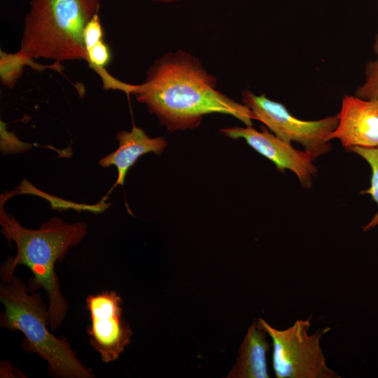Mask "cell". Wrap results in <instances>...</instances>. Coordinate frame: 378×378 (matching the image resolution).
<instances>
[{"instance_id":"1","label":"cell","mask_w":378,"mask_h":378,"mask_svg":"<svg viewBox=\"0 0 378 378\" xmlns=\"http://www.w3.org/2000/svg\"><path fill=\"white\" fill-rule=\"evenodd\" d=\"M217 79L192 54L178 50L156 59L131 94L170 132L194 129L205 115H230L252 126L253 112L217 90Z\"/></svg>"},{"instance_id":"6","label":"cell","mask_w":378,"mask_h":378,"mask_svg":"<svg viewBox=\"0 0 378 378\" xmlns=\"http://www.w3.org/2000/svg\"><path fill=\"white\" fill-rule=\"evenodd\" d=\"M241 95L242 104L253 112L254 120L262 122L281 139L302 145L314 160L330 151L328 136L337 126L338 115L318 120H302L290 114L282 104L264 94L256 95L245 90Z\"/></svg>"},{"instance_id":"9","label":"cell","mask_w":378,"mask_h":378,"mask_svg":"<svg viewBox=\"0 0 378 378\" xmlns=\"http://www.w3.org/2000/svg\"><path fill=\"white\" fill-rule=\"evenodd\" d=\"M338 115V124L328 141L338 139L346 150L378 146V100L345 95Z\"/></svg>"},{"instance_id":"5","label":"cell","mask_w":378,"mask_h":378,"mask_svg":"<svg viewBox=\"0 0 378 378\" xmlns=\"http://www.w3.org/2000/svg\"><path fill=\"white\" fill-rule=\"evenodd\" d=\"M312 316L298 319L289 328L277 330L264 319L257 321L271 337L272 365L276 378H340L326 363L321 339L330 330L327 327L309 334Z\"/></svg>"},{"instance_id":"13","label":"cell","mask_w":378,"mask_h":378,"mask_svg":"<svg viewBox=\"0 0 378 378\" xmlns=\"http://www.w3.org/2000/svg\"><path fill=\"white\" fill-rule=\"evenodd\" d=\"M32 58L21 50L18 52H1L0 78L1 83L8 88H13L22 76L24 66L31 64Z\"/></svg>"},{"instance_id":"3","label":"cell","mask_w":378,"mask_h":378,"mask_svg":"<svg viewBox=\"0 0 378 378\" xmlns=\"http://www.w3.org/2000/svg\"><path fill=\"white\" fill-rule=\"evenodd\" d=\"M31 293L18 277L13 276L0 286L4 306L1 326L20 331L22 349L46 360L53 374L63 378H91L94 374L78 360L66 338H58L48 328L50 314L38 293Z\"/></svg>"},{"instance_id":"8","label":"cell","mask_w":378,"mask_h":378,"mask_svg":"<svg viewBox=\"0 0 378 378\" xmlns=\"http://www.w3.org/2000/svg\"><path fill=\"white\" fill-rule=\"evenodd\" d=\"M220 131L231 139H244L251 148L272 162L279 171H291L304 188H311L317 169L313 163L314 160L305 150L295 149L290 143L270 133L264 126H261V131L252 126L226 127Z\"/></svg>"},{"instance_id":"15","label":"cell","mask_w":378,"mask_h":378,"mask_svg":"<svg viewBox=\"0 0 378 378\" xmlns=\"http://www.w3.org/2000/svg\"><path fill=\"white\" fill-rule=\"evenodd\" d=\"M111 51L107 44L102 40L86 49V61L92 69L100 74L104 78L108 77L104 74V67L111 60Z\"/></svg>"},{"instance_id":"10","label":"cell","mask_w":378,"mask_h":378,"mask_svg":"<svg viewBox=\"0 0 378 378\" xmlns=\"http://www.w3.org/2000/svg\"><path fill=\"white\" fill-rule=\"evenodd\" d=\"M116 139L119 144L117 150L99 160L102 167H116L118 178L113 187L123 185L129 169L140 156L148 153L159 155L167 145L164 137H150L143 129L135 125L130 131L118 132Z\"/></svg>"},{"instance_id":"12","label":"cell","mask_w":378,"mask_h":378,"mask_svg":"<svg viewBox=\"0 0 378 378\" xmlns=\"http://www.w3.org/2000/svg\"><path fill=\"white\" fill-rule=\"evenodd\" d=\"M362 157L370 166L372 169L371 185L360 193L370 195L378 205V146L365 148L355 146L347 149ZM378 225V210L371 220L363 227V232L369 231Z\"/></svg>"},{"instance_id":"16","label":"cell","mask_w":378,"mask_h":378,"mask_svg":"<svg viewBox=\"0 0 378 378\" xmlns=\"http://www.w3.org/2000/svg\"><path fill=\"white\" fill-rule=\"evenodd\" d=\"M104 31L99 13L94 15L87 24L84 31V41L86 49L103 40Z\"/></svg>"},{"instance_id":"7","label":"cell","mask_w":378,"mask_h":378,"mask_svg":"<svg viewBox=\"0 0 378 378\" xmlns=\"http://www.w3.org/2000/svg\"><path fill=\"white\" fill-rule=\"evenodd\" d=\"M90 314L87 328L91 346L102 360H116L130 343L132 330L122 318V300L114 290L89 295L85 300Z\"/></svg>"},{"instance_id":"4","label":"cell","mask_w":378,"mask_h":378,"mask_svg":"<svg viewBox=\"0 0 378 378\" xmlns=\"http://www.w3.org/2000/svg\"><path fill=\"white\" fill-rule=\"evenodd\" d=\"M29 5L20 50L32 59L86 60L84 31L99 13V0H31Z\"/></svg>"},{"instance_id":"11","label":"cell","mask_w":378,"mask_h":378,"mask_svg":"<svg viewBox=\"0 0 378 378\" xmlns=\"http://www.w3.org/2000/svg\"><path fill=\"white\" fill-rule=\"evenodd\" d=\"M267 333L257 321L248 329L241 343L239 356L230 371L229 378H269L267 353L270 344Z\"/></svg>"},{"instance_id":"17","label":"cell","mask_w":378,"mask_h":378,"mask_svg":"<svg viewBox=\"0 0 378 378\" xmlns=\"http://www.w3.org/2000/svg\"><path fill=\"white\" fill-rule=\"evenodd\" d=\"M153 2L161 3V4H171L178 2L182 0H150Z\"/></svg>"},{"instance_id":"14","label":"cell","mask_w":378,"mask_h":378,"mask_svg":"<svg viewBox=\"0 0 378 378\" xmlns=\"http://www.w3.org/2000/svg\"><path fill=\"white\" fill-rule=\"evenodd\" d=\"M375 59L368 63L365 71V82L358 87L354 95L364 99L378 100V34L374 43Z\"/></svg>"},{"instance_id":"2","label":"cell","mask_w":378,"mask_h":378,"mask_svg":"<svg viewBox=\"0 0 378 378\" xmlns=\"http://www.w3.org/2000/svg\"><path fill=\"white\" fill-rule=\"evenodd\" d=\"M0 224L4 236L14 241L17 253L2 263L0 276L3 282L14 275L18 265L29 269L33 276L29 290L33 293L42 288L48 298L50 327L55 330L64 321L68 304L61 292L56 262H62L71 247L77 246L87 234L84 222L67 223L53 217L38 229L23 227L13 216L7 214L1 202Z\"/></svg>"}]
</instances>
